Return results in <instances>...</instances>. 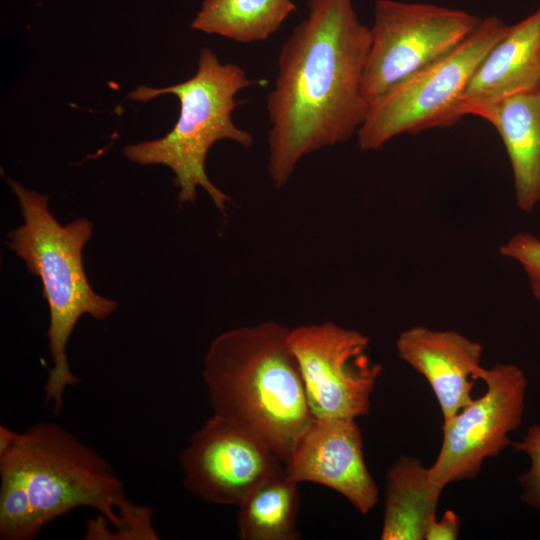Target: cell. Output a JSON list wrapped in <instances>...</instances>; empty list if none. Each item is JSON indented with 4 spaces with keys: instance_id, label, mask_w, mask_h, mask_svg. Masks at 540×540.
<instances>
[{
    "instance_id": "cell-1",
    "label": "cell",
    "mask_w": 540,
    "mask_h": 540,
    "mask_svg": "<svg viewBox=\"0 0 540 540\" xmlns=\"http://www.w3.org/2000/svg\"><path fill=\"white\" fill-rule=\"evenodd\" d=\"M308 14L283 43L266 100L268 174L279 189L299 161L357 133L368 103L362 81L371 43L352 0H307Z\"/></svg>"
},
{
    "instance_id": "cell-2",
    "label": "cell",
    "mask_w": 540,
    "mask_h": 540,
    "mask_svg": "<svg viewBox=\"0 0 540 540\" xmlns=\"http://www.w3.org/2000/svg\"><path fill=\"white\" fill-rule=\"evenodd\" d=\"M288 328L275 321L223 332L203 379L213 414L261 439L284 463L313 420Z\"/></svg>"
},
{
    "instance_id": "cell-3",
    "label": "cell",
    "mask_w": 540,
    "mask_h": 540,
    "mask_svg": "<svg viewBox=\"0 0 540 540\" xmlns=\"http://www.w3.org/2000/svg\"><path fill=\"white\" fill-rule=\"evenodd\" d=\"M0 474L23 484L41 530L73 509L90 507L112 527L99 539H159L153 510L132 503L110 463L56 422L22 432L1 425Z\"/></svg>"
},
{
    "instance_id": "cell-4",
    "label": "cell",
    "mask_w": 540,
    "mask_h": 540,
    "mask_svg": "<svg viewBox=\"0 0 540 540\" xmlns=\"http://www.w3.org/2000/svg\"><path fill=\"white\" fill-rule=\"evenodd\" d=\"M18 200L23 224L7 235L8 244L37 276L49 307L46 333L53 366L44 385L45 402L61 414L66 388L79 384L70 369L67 344L79 319L88 314L104 320L117 302L97 294L91 287L83 264V248L91 238L93 225L78 218L62 225L48 208V196L8 181Z\"/></svg>"
},
{
    "instance_id": "cell-5",
    "label": "cell",
    "mask_w": 540,
    "mask_h": 540,
    "mask_svg": "<svg viewBox=\"0 0 540 540\" xmlns=\"http://www.w3.org/2000/svg\"><path fill=\"white\" fill-rule=\"evenodd\" d=\"M245 69L235 63H221L208 47L200 50L196 73L188 80L164 88L138 86L128 94L133 101L146 102L165 94L175 95L180 103L177 122L164 137L128 145L123 153L140 165L160 164L175 174L181 204L194 203L201 187L221 212L230 197L210 180L206 158L218 141L231 140L249 149L252 135L232 120L238 105L237 93L254 85Z\"/></svg>"
},
{
    "instance_id": "cell-6",
    "label": "cell",
    "mask_w": 540,
    "mask_h": 540,
    "mask_svg": "<svg viewBox=\"0 0 540 540\" xmlns=\"http://www.w3.org/2000/svg\"><path fill=\"white\" fill-rule=\"evenodd\" d=\"M500 18H483L455 50L368 103L356 136L360 150L377 151L391 139L460 119L463 93L476 68L508 31Z\"/></svg>"
},
{
    "instance_id": "cell-7",
    "label": "cell",
    "mask_w": 540,
    "mask_h": 540,
    "mask_svg": "<svg viewBox=\"0 0 540 540\" xmlns=\"http://www.w3.org/2000/svg\"><path fill=\"white\" fill-rule=\"evenodd\" d=\"M482 18L426 3L377 0L362 94L371 102L461 45Z\"/></svg>"
},
{
    "instance_id": "cell-8",
    "label": "cell",
    "mask_w": 540,
    "mask_h": 540,
    "mask_svg": "<svg viewBox=\"0 0 540 540\" xmlns=\"http://www.w3.org/2000/svg\"><path fill=\"white\" fill-rule=\"evenodd\" d=\"M288 343L314 418L356 420L369 414L382 366L373 361L366 335L327 321L290 329Z\"/></svg>"
},
{
    "instance_id": "cell-9",
    "label": "cell",
    "mask_w": 540,
    "mask_h": 540,
    "mask_svg": "<svg viewBox=\"0 0 540 540\" xmlns=\"http://www.w3.org/2000/svg\"><path fill=\"white\" fill-rule=\"evenodd\" d=\"M486 390L443 422L439 453L429 467L445 488L475 478L485 459L499 455L512 442L509 433L522 422L527 379L514 364L497 363L481 370Z\"/></svg>"
},
{
    "instance_id": "cell-10",
    "label": "cell",
    "mask_w": 540,
    "mask_h": 540,
    "mask_svg": "<svg viewBox=\"0 0 540 540\" xmlns=\"http://www.w3.org/2000/svg\"><path fill=\"white\" fill-rule=\"evenodd\" d=\"M180 465L185 489L218 505H238L258 485L285 473L261 439L215 415L191 435Z\"/></svg>"
},
{
    "instance_id": "cell-11",
    "label": "cell",
    "mask_w": 540,
    "mask_h": 540,
    "mask_svg": "<svg viewBox=\"0 0 540 540\" xmlns=\"http://www.w3.org/2000/svg\"><path fill=\"white\" fill-rule=\"evenodd\" d=\"M285 475L298 484L313 482L338 492L362 515L379 500L355 419L313 418L285 463Z\"/></svg>"
},
{
    "instance_id": "cell-12",
    "label": "cell",
    "mask_w": 540,
    "mask_h": 540,
    "mask_svg": "<svg viewBox=\"0 0 540 540\" xmlns=\"http://www.w3.org/2000/svg\"><path fill=\"white\" fill-rule=\"evenodd\" d=\"M396 350L429 383L443 421L473 400L474 381L483 369L480 343L454 330L413 326L399 334Z\"/></svg>"
},
{
    "instance_id": "cell-13",
    "label": "cell",
    "mask_w": 540,
    "mask_h": 540,
    "mask_svg": "<svg viewBox=\"0 0 540 540\" xmlns=\"http://www.w3.org/2000/svg\"><path fill=\"white\" fill-rule=\"evenodd\" d=\"M540 84V9L509 26L473 73L462 96L459 115L494 104Z\"/></svg>"
},
{
    "instance_id": "cell-14",
    "label": "cell",
    "mask_w": 540,
    "mask_h": 540,
    "mask_svg": "<svg viewBox=\"0 0 540 540\" xmlns=\"http://www.w3.org/2000/svg\"><path fill=\"white\" fill-rule=\"evenodd\" d=\"M489 122L505 146L514 180L515 201L523 212L540 203V84L494 104L466 112Z\"/></svg>"
},
{
    "instance_id": "cell-15",
    "label": "cell",
    "mask_w": 540,
    "mask_h": 540,
    "mask_svg": "<svg viewBox=\"0 0 540 540\" xmlns=\"http://www.w3.org/2000/svg\"><path fill=\"white\" fill-rule=\"evenodd\" d=\"M444 487L429 467L411 456H400L386 474L382 540H422L429 520L436 515Z\"/></svg>"
},
{
    "instance_id": "cell-16",
    "label": "cell",
    "mask_w": 540,
    "mask_h": 540,
    "mask_svg": "<svg viewBox=\"0 0 540 540\" xmlns=\"http://www.w3.org/2000/svg\"><path fill=\"white\" fill-rule=\"evenodd\" d=\"M297 9L292 0H203L191 28L248 44L279 30Z\"/></svg>"
},
{
    "instance_id": "cell-17",
    "label": "cell",
    "mask_w": 540,
    "mask_h": 540,
    "mask_svg": "<svg viewBox=\"0 0 540 540\" xmlns=\"http://www.w3.org/2000/svg\"><path fill=\"white\" fill-rule=\"evenodd\" d=\"M242 540H297L300 507L298 483L285 473L254 488L238 505Z\"/></svg>"
},
{
    "instance_id": "cell-18",
    "label": "cell",
    "mask_w": 540,
    "mask_h": 540,
    "mask_svg": "<svg viewBox=\"0 0 540 540\" xmlns=\"http://www.w3.org/2000/svg\"><path fill=\"white\" fill-rule=\"evenodd\" d=\"M40 531L23 484L0 474V539L31 540Z\"/></svg>"
},
{
    "instance_id": "cell-19",
    "label": "cell",
    "mask_w": 540,
    "mask_h": 540,
    "mask_svg": "<svg viewBox=\"0 0 540 540\" xmlns=\"http://www.w3.org/2000/svg\"><path fill=\"white\" fill-rule=\"evenodd\" d=\"M499 252L521 266L533 296L540 302V239L530 233L519 232L501 245Z\"/></svg>"
},
{
    "instance_id": "cell-20",
    "label": "cell",
    "mask_w": 540,
    "mask_h": 540,
    "mask_svg": "<svg viewBox=\"0 0 540 540\" xmlns=\"http://www.w3.org/2000/svg\"><path fill=\"white\" fill-rule=\"evenodd\" d=\"M513 445L530 459L529 469L519 477L521 500L540 512V425L529 426L523 439Z\"/></svg>"
},
{
    "instance_id": "cell-21",
    "label": "cell",
    "mask_w": 540,
    "mask_h": 540,
    "mask_svg": "<svg viewBox=\"0 0 540 540\" xmlns=\"http://www.w3.org/2000/svg\"><path fill=\"white\" fill-rule=\"evenodd\" d=\"M460 518L452 510H446L438 519L433 516L425 529V540H455L460 530Z\"/></svg>"
}]
</instances>
